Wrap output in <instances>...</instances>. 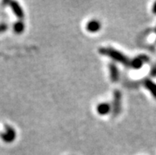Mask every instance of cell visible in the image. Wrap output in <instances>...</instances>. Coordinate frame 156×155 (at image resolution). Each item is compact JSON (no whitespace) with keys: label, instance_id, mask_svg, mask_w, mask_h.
<instances>
[{"label":"cell","instance_id":"cell-4","mask_svg":"<svg viewBox=\"0 0 156 155\" xmlns=\"http://www.w3.org/2000/svg\"><path fill=\"white\" fill-rule=\"evenodd\" d=\"M149 60V58L147 55H140V56L135 58L132 62H131L130 66L135 69L140 68L143 64Z\"/></svg>","mask_w":156,"mask_h":155},{"label":"cell","instance_id":"cell-1","mask_svg":"<svg viewBox=\"0 0 156 155\" xmlns=\"http://www.w3.org/2000/svg\"><path fill=\"white\" fill-rule=\"evenodd\" d=\"M99 52L103 54V55H109L114 60L121 62L126 66H130V60L125 55H123L122 53L118 51L117 50H115L113 48H103L99 49Z\"/></svg>","mask_w":156,"mask_h":155},{"label":"cell","instance_id":"cell-13","mask_svg":"<svg viewBox=\"0 0 156 155\" xmlns=\"http://www.w3.org/2000/svg\"><path fill=\"white\" fill-rule=\"evenodd\" d=\"M152 10L153 12H154V14H156V2H154V6H153V8H152Z\"/></svg>","mask_w":156,"mask_h":155},{"label":"cell","instance_id":"cell-11","mask_svg":"<svg viewBox=\"0 0 156 155\" xmlns=\"http://www.w3.org/2000/svg\"><path fill=\"white\" fill-rule=\"evenodd\" d=\"M7 29V26L6 25H0V33H2V32H4L5 30Z\"/></svg>","mask_w":156,"mask_h":155},{"label":"cell","instance_id":"cell-8","mask_svg":"<svg viewBox=\"0 0 156 155\" xmlns=\"http://www.w3.org/2000/svg\"><path fill=\"white\" fill-rule=\"evenodd\" d=\"M109 67V71H110L111 80L113 81V82H117L119 79V72L118 70H117V67L113 63H110Z\"/></svg>","mask_w":156,"mask_h":155},{"label":"cell","instance_id":"cell-10","mask_svg":"<svg viewBox=\"0 0 156 155\" xmlns=\"http://www.w3.org/2000/svg\"><path fill=\"white\" fill-rule=\"evenodd\" d=\"M24 29H25V26H24V24L22 22H18L14 24V30L16 33H22Z\"/></svg>","mask_w":156,"mask_h":155},{"label":"cell","instance_id":"cell-3","mask_svg":"<svg viewBox=\"0 0 156 155\" xmlns=\"http://www.w3.org/2000/svg\"><path fill=\"white\" fill-rule=\"evenodd\" d=\"M121 92L116 90L114 92V101H113V114H114V116H117V114L121 112Z\"/></svg>","mask_w":156,"mask_h":155},{"label":"cell","instance_id":"cell-9","mask_svg":"<svg viewBox=\"0 0 156 155\" xmlns=\"http://www.w3.org/2000/svg\"><path fill=\"white\" fill-rule=\"evenodd\" d=\"M97 111L100 115H106L110 111V105L107 103L99 104L97 107Z\"/></svg>","mask_w":156,"mask_h":155},{"label":"cell","instance_id":"cell-2","mask_svg":"<svg viewBox=\"0 0 156 155\" xmlns=\"http://www.w3.org/2000/svg\"><path fill=\"white\" fill-rule=\"evenodd\" d=\"M5 128H6V132L1 134V138H2V139L4 142L9 143H11V142L14 141V139H15V131H14V128L8 125H6Z\"/></svg>","mask_w":156,"mask_h":155},{"label":"cell","instance_id":"cell-6","mask_svg":"<svg viewBox=\"0 0 156 155\" xmlns=\"http://www.w3.org/2000/svg\"><path fill=\"white\" fill-rule=\"evenodd\" d=\"M144 86L151 93L152 96L156 99V84L151 80V79H146L144 81Z\"/></svg>","mask_w":156,"mask_h":155},{"label":"cell","instance_id":"cell-7","mask_svg":"<svg viewBox=\"0 0 156 155\" xmlns=\"http://www.w3.org/2000/svg\"><path fill=\"white\" fill-rule=\"evenodd\" d=\"M101 28V24L99 23L98 21H90L89 23L87 24V30L90 33H95V32L98 31Z\"/></svg>","mask_w":156,"mask_h":155},{"label":"cell","instance_id":"cell-5","mask_svg":"<svg viewBox=\"0 0 156 155\" xmlns=\"http://www.w3.org/2000/svg\"><path fill=\"white\" fill-rule=\"evenodd\" d=\"M10 6H11L12 10H13V11H14V14H15V15L17 16L18 18H21V19L23 18L24 17L23 11H22V9L21 8L19 4H18L17 2H10Z\"/></svg>","mask_w":156,"mask_h":155},{"label":"cell","instance_id":"cell-12","mask_svg":"<svg viewBox=\"0 0 156 155\" xmlns=\"http://www.w3.org/2000/svg\"><path fill=\"white\" fill-rule=\"evenodd\" d=\"M151 75H152L153 77L156 76V65L154 66V67H153L152 70H151Z\"/></svg>","mask_w":156,"mask_h":155}]
</instances>
